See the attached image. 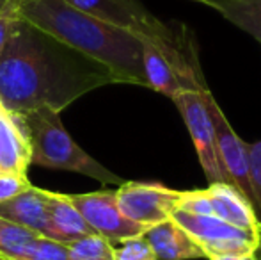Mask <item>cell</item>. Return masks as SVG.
<instances>
[{
  "label": "cell",
  "instance_id": "6da1fadb",
  "mask_svg": "<svg viewBox=\"0 0 261 260\" xmlns=\"http://www.w3.org/2000/svg\"><path fill=\"white\" fill-rule=\"evenodd\" d=\"M110 84H121L110 68L21 18L0 54V107L11 116L41 107L61 114Z\"/></svg>",
  "mask_w": 261,
  "mask_h": 260
},
{
  "label": "cell",
  "instance_id": "7a4b0ae2",
  "mask_svg": "<svg viewBox=\"0 0 261 260\" xmlns=\"http://www.w3.org/2000/svg\"><path fill=\"white\" fill-rule=\"evenodd\" d=\"M18 18L110 68L121 84L148 87L139 36L82 13L66 0H25Z\"/></svg>",
  "mask_w": 261,
  "mask_h": 260
},
{
  "label": "cell",
  "instance_id": "3957f363",
  "mask_svg": "<svg viewBox=\"0 0 261 260\" xmlns=\"http://www.w3.org/2000/svg\"><path fill=\"white\" fill-rule=\"evenodd\" d=\"M16 118H20L31 146V164L79 173L103 185H121L124 182L76 145L62 125L59 112L41 107Z\"/></svg>",
  "mask_w": 261,
  "mask_h": 260
},
{
  "label": "cell",
  "instance_id": "277c9868",
  "mask_svg": "<svg viewBox=\"0 0 261 260\" xmlns=\"http://www.w3.org/2000/svg\"><path fill=\"white\" fill-rule=\"evenodd\" d=\"M171 219L196 241L203 250L204 258L224 253H258L261 250V233L242 230L217 216L190 214L176 208Z\"/></svg>",
  "mask_w": 261,
  "mask_h": 260
},
{
  "label": "cell",
  "instance_id": "5b68a950",
  "mask_svg": "<svg viewBox=\"0 0 261 260\" xmlns=\"http://www.w3.org/2000/svg\"><path fill=\"white\" fill-rule=\"evenodd\" d=\"M82 13L119 27L141 39L165 41L176 32V23L167 25L153 16L139 0H66Z\"/></svg>",
  "mask_w": 261,
  "mask_h": 260
},
{
  "label": "cell",
  "instance_id": "8992f818",
  "mask_svg": "<svg viewBox=\"0 0 261 260\" xmlns=\"http://www.w3.org/2000/svg\"><path fill=\"white\" fill-rule=\"evenodd\" d=\"M208 86L197 87V89H181L172 102L178 107L179 114L183 116L187 129H189L190 139L194 143V148L197 152L203 171L206 175L208 182H226L229 184L226 171L217 155L215 145V132H213V123L208 114L206 102H204V91Z\"/></svg>",
  "mask_w": 261,
  "mask_h": 260
},
{
  "label": "cell",
  "instance_id": "52a82bcc",
  "mask_svg": "<svg viewBox=\"0 0 261 260\" xmlns=\"http://www.w3.org/2000/svg\"><path fill=\"white\" fill-rule=\"evenodd\" d=\"M181 196L183 191L158 182H123L116 189V201L121 212L144 228L171 218Z\"/></svg>",
  "mask_w": 261,
  "mask_h": 260
},
{
  "label": "cell",
  "instance_id": "ba28073f",
  "mask_svg": "<svg viewBox=\"0 0 261 260\" xmlns=\"http://www.w3.org/2000/svg\"><path fill=\"white\" fill-rule=\"evenodd\" d=\"M204 102H206L208 114L212 118L213 132H215L217 155L229 178V184L237 187L256 208L254 191H252L251 175H249V143H245L231 129L229 122L226 120L222 109L215 102L210 89L204 91Z\"/></svg>",
  "mask_w": 261,
  "mask_h": 260
},
{
  "label": "cell",
  "instance_id": "9c48e42d",
  "mask_svg": "<svg viewBox=\"0 0 261 260\" xmlns=\"http://www.w3.org/2000/svg\"><path fill=\"white\" fill-rule=\"evenodd\" d=\"M69 201L82 214L86 223L94 233L105 237L112 244L121 243L130 237L142 235L146 232L144 226L130 221L121 212L116 201V189L105 191L84 193V195H68Z\"/></svg>",
  "mask_w": 261,
  "mask_h": 260
},
{
  "label": "cell",
  "instance_id": "30bf717a",
  "mask_svg": "<svg viewBox=\"0 0 261 260\" xmlns=\"http://www.w3.org/2000/svg\"><path fill=\"white\" fill-rule=\"evenodd\" d=\"M0 216L39 235L55 239L50 223V191L31 185L20 195L0 203Z\"/></svg>",
  "mask_w": 261,
  "mask_h": 260
},
{
  "label": "cell",
  "instance_id": "8fae6325",
  "mask_svg": "<svg viewBox=\"0 0 261 260\" xmlns=\"http://www.w3.org/2000/svg\"><path fill=\"white\" fill-rule=\"evenodd\" d=\"M206 195L212 203V216H217L247 232L261 233L258 212L237 187L226 182H213L206 187Z\"/></svg>",
  "mask_w": 261,
  "mask_h": 260
},
{
  "label": "cell",
  "instance_id": "7c38bea8",
  "mask_svg": "<svg viewBox=\"0 0 261 260\" xmlns=\"http://www.w3.org/2000/svg\"><path fill=\"white\" fill-rule=\"evenodd\" d=\"M146 241L156 260H199L204 253L196 241L171 218L146 228Z\"/></svg>",
  "mask_w": 261,
  "mask_h": 260
},
{
  "label": "cell",
  "instance_id": "4fadbf2b",
  "mask_svg": "<svg viewBox=\"0 0 261 260\" xmlns=\"http://www.w3.org/2000/svg\"><path fill=\"white\" fill-rule=\"evenodd\" d=\"M31 166V146L20 118L0 112V173L27 177Z\"/></svg>",
  "mask_w": 261,
  "mask_h": 260
},
{
  "label": "cell",
  "instance_id": "5bb4252c",
  "mask_svg": "<svg viewBox=\"0 0 261 260\" xmlns=\"http://www.w3.org/2000/svg\"><path fill=\"white\" fill-rule=\"evenodd\" d=\"M50 223L55 239L62 243H71L87 233H94L86 223L75 205L69 201L68 195L50 191Z\"/></svg>",
  "mask_w": 261,
  "mask_h": 260
},
{
  "label": "cell",
  "instance_id": "9a60e30c",
  "mask_svg": "<svg viewBox=\"0 0 261 260\" xmlns=\"http://www.w3.org/2000/svg\"><path fill=\"white\" fill-rule=\"evenodd\" d=\"M212 7L261 45V0H192Z\"/></svg>",
  "mask_w": 261,
  "mask_h": 260
},
{
  "label": "cell",
  "instance_id": "2e32d148",
  "mask_svg": "<svg viewBox=\"0 0 261 260\" xmlns=\"http://www.w3.org/2000/svg\"><path fill=\"white\" fill-rule=\"evenodd\" d=\"M38 237L39 233L0 216V260H27Z\"/></svg>",
  "mask_w": 261,
  "mask_h": 260
},
{
  "label": "cell",
  "instance_id": "e0dca14e",
  "mask_svg": "<svg viewBox=\"0 0 261 260\" xmlns=\"http://www.w3.org/2000/svg\"><path fill=\"white\" fill-rule=\"evenodd\" d=\"M69 260H112V243L98 233H87L68 243Z\"/></svg>",
  "mask_w": 261,
  "mask_h": 260
},
{
  "label": "cell",
  "instance_id": "ac0fdd59",
  "mask_svg": "<svg viewBox=\"0 0 261 260\" xmlns=\"http://www.w3.org/2000/svg\"><path fill=\"white\" fill-rule=\"evenodd\" d=\"M112 260H156L144 233L112 244Z\"/></svg>",
  "mask_w": 261,
  "mask_h": 260
},
{
  "label": "cell",
  "instance_id": "d6986e66",
  "mask_svg": "<svg viewBox=\"0 0 261 260\" xmlns=\"http://www.w3.org/2000/svg\"><path fill=\"white\" fill-rule=\"evenodd\" d=\"M27 260H69L68 243L39 235L31 248Z\"/></svg>",
  "mask_w": 261,
  "mask_h": 260
},
{
  "label": "cell",
  "instance_id": "ffe728a7",
  "mask_svg": "<svg viewBox=\"0 0 261 260\" xmlns=\"http://www.w3.org/2000/svg\"><path fill=\"white\" fill-rule=\"evenodd\" d=\"M249 175L254 191L256 212L261 219V139L249 145Z\"/></svg>",
  "mask_w": 261,
  "mask_h": 260
},
{
  "label": "cell",
  "instance_id": "44dd1931",
  "mask_svg": "<svg viewBox=\"0 0 261 260\" xmlns=\"http://www.w3.org/2000/svg\"><path fill=\"white\" fill-rule=\"evenodd\" d=\"M31 180L23 175L0 173V203L11 200L27 187H31Z\"/></svg>",
  "mask_w": 261,
  "mask_h": 260
},
{
  "label": "cell",
  "instance_id": "7402d4cb",
  "mask_svg": "<svg viewBox=\"0 0 261 260\" xmlns=\"http://www.w3.org/2000/svg\"><path fill=\"white\" fill-rule=\"evenodd\" d=\"M18 16H0V54L6 49L7 41H9L11 34L14 31Z\"/></svg>",
  "mask_w": 261,
  "mask_h": 260
},
{
  "label": "cell",
  "instance_id": "603a6c76",
  "mask_svg": "<svg viewBox=\"0 0 261 260\" xmlns=\"http://www.w3.org/2000/svg\"><path fill=\"white\" fill-rule=\"evenodd\" d=\"M25 0H0V16H18Z\"/></svg>",
  "mask_w": 261,
  "mask_h": 260
},
{
  "label": "cell",
  "instance_id": "cb8c5ba5",
  "mask_svg": "<svg viewBox=\"0 0 261 260\" xmlns=\"http://www.w3.org/2000/svg\"><path fill=\"white\" fill-rule=\"evenodd\" d=\"M208 260H259L258 253H224V255H217Z\"/></svg>",
  "mask_w": 261,
  "mask_h": 260
},
{
  "label": "cell",
  "instance_id": "d4e9b609",
  "mask_svg": "<svg viewBox=\"0 0 261 260\" xmlns=\"http://www.w3.org/2000/svg\"><path fill=\"white\" fill-rule=\"evenodd\" d=\"M259 260H261V255H259Z\"/></svg>",
  "mask_w": 261,
  "mask_h": 260
}]
</instances>
